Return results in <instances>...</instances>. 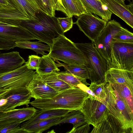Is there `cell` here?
Here are the masks:
<instances>
[{"label":"cell","mask_w":133,"mask_h":133,"mask_svg":"<svg viewBox=\"0 0 133 133\" xmlns=\"http://www.w3.org/2000/svg\"><path fill=\"white\" fill-rule=\"evenodd\" d=\"M16 47L23 49H29L35 51L37 55H42L47 54L45 51L49 52L50 47L48 45L42 44L38 41L37 42H31L30 41H18L15 42Z\"/></svg>","instance_id":"26"},{"label":"cell","mask_w":133,"mask_h":133,"mask_svg":"<svg viewBox=\"0 0 133 133\" xmlns=\"http://www.w3.org/2000/svg\"><path fill=\"white\" fill-rule=\"evenodd\" d=\"M98 0V1H100V0Z\"/></svg>","instance_id":"47"},{"label":"cell","mask_w":133,"mask_h":133,"mask_svg":"<svg viewBox=\"0 0 133 133\" xmlns=\"http://www.w3.org/2000/svg\"><path fill=\"white\" fill-rule=\"evenodd\" d=\"M59 24L63 33L70 30L72 27L74 23L72 17L57 18Z\"/></svg>","instance_id":"35"},{"label":"cell","mask_w":133,"mask_h":133,"mask_svg":"<svg viewBox=\"0 0 133 133\" xmlns=\"http://www.w3.org/2000/svg\"><path fill=\"white\" fill-rule=\"evenodd\" d=\"M110 57L108 69L114 68L133 71V43L112 41Z\"/></svg>","instance_id":"6"},{"label":"cell","mask_w":133,"mask_h":133,"mask_svg":"<svg viewBox=\"0 0 133 133\" xmlns=\"http://www.w3.org/2000/svg\"><path fill=\"white\" fill-rule=\"evenodd\" d=\"M46 14L52 17L55 16V11L51 0H42Z\"/></svg>","instance_id":"37"},{"label":"cell","mask_w":133,"mask_h":133,"mask_svg":"<svg viewBox=\"0 0 133 133\" xmlns=\"http://www.w3.org/2000/svg\"><path fill=\"white\" fill-rule=\"evenodd\" d=\"M66 123L72 124V128H75L87 123L82 112L80 110H76L69 112L62 117L56 125Z\"/></svg>","instance_id":"25"},{"label":"cell","mask_w":133,"mask_h":133,"mask_svg":"<svg viewBox=\"0 0 133 133\" xmlns=\"http://www.w3.org/2000/svg\"><path fill=\"white\" fill-rule=\"evenodd\" d=\"M62 117H55L41 120L27 125L21 124V127L30 133H42L51 127L56 125Z\"/></svg>","instance_id":"22"},{"label":"cell","mask_w":133,"mask_h":133,"mask_svg":"<svg viewBox=\"0 0 133 133\" xmlns=\"http://www.w3.org/2000/svg\"><path fill=\"white\" fill-rule=\"evenodd\" d=\"M111 84L120 98L133 112V93L129 88L123 84Z\"/></svg>","instance_id":"30"},{"label":"cell","mask_w":133,"mask_h":133,"mask_svg":"<svg viewBox=\"0 0 133 133\" xmlns=\"http://www.w3.org/2000/svg\"><path fill=\"white\" fill-rule=\"evenodd\" d=\"M53 59L48 54L41 57L39 68L36 71L39 75L57 73L60 70Z\"/></svg>","instance_id":"27"},{"label":"cell","mask_w":133,"mask_h":133,"mask_svg":"<svg viewBox=\"0 0 133 133\" xmlns=\"http://www.w3.org/2000/svg\"><path fill=\"white\" fill-rule=\"evenodd\" d=\"M105 83L123 84L133 93V71L110 68L105 73Z\"/></svg>","instance_id":"14"},{"label":"cell","mask_w":133,"mask_h":133,"mask_svg":"<svg viewBox=\"0 0 133 133\" xmlns=\"http://www.w3.org/2000/svg\"><path fill=\"white\" fill-rule=\"evenodd\" d=\"M87 123L94 127L106 118L109 114L105 101H102L89 95L81 110Z\"/></svg>","instance_id":"9"},{"label":"cell","mask_w":133,"mask_h":133,"mask_svg":"<svg viewBox=\"0 0 133 133\" xmlns=\"http://www.w3.org/2000/svg\"><path fill=\"white\" fill-rule=\"evenodd\" d=\"M122 27L120 23L114 19L110 20L100 35L92 42L106 61L108 69L111 61V45L113 37Z\"/></svg>","instance_id":"8"},{"label":"cell","mask_w":133,"mask_h":133,"mask_svg":"<svg viewBox=\"0 0 133 133\" xmlns=\"http://www.w3.org/2000/svg\"><path fill=\"white\" fill-rule=\"evenodd\" d=\"M26 88L35 99L51 98L59 93L41 79L37 73Z\"/></svg>","instance_id":"13"},{"label":"cell","mask_w":133,"mask_h":133,"mask_svg":"<svg viewBox=\"0 0 133 133\" xmlns=\"http://www.w3.org/2000/svg\"><path fill=\"white\" fill-rule=\"evenodd\" d=\"M21 123L17 122L0 127L1 133H30L21 127Z\"/></svg>","instance_id":"34"},{"label":"cell","mask_w":133,"mask_h":133,"mask_svg":"<svg viewBox=\"0 0 133 133\" xmlns=\"http://www.w3.org/2000/svg\"><path fill=\"white\" fill-rule=\"evenodd\" d=\"M62 4L66 12L67 17L73 16L79 17L86 13L83 6L78 0H61Z\"/></svg>","instance_id":"28"},{"label":"cell","mask_w":133,"mask_h":133,"mask_svg":"<svg viewBox=\"0 0 133 133\" xmlns=\"http://www.w3.org/2000/svg\"><path fill=\"white\" fill-rule=\"evenodd\" d=\"M37 110L31 107L0 111V127L16 122L22 123L31 118Z\"/></svg>","instance_id":"12"},{"label":"cell","mask_w":133,"mask_h":133,"mask_svg":"<svg viewBox=\"0 0 133 133\" xmlns=\"http://www.w3.org/2000/svg\"><path fill=\"white\" fill-rule=\"evenodd\" d=\"M100 1L112 13L124 21L133 28V13L128 5L119 0H100Z\"/></svg>","instance_id":"15"},{"label":"cell","mask_w":133,"mask_h":133,"mask_svg":"<svg viewBox=\"0 0 133 133\" xmlns=\"http://www.w3.org/2000/svg\"><path fill=\"white\" fill-rule=\"evenodd\" d=\"M27 20L31 19L18 9L14 7L0 6V21Z\"/></svg>","instance_id":"24"},{"label":"cell","mask_w":133,"mask_h":133,"mask_svg":"<svg viewBox=\"0 0 133 133\" xmlns=\"http://www.w3.org/2000/svg\"><path fill=\"white\" fill-rule=\"evenodd\" d=\"M57 77L72 87H78L79 84L82 83L87 86L90 84L87 83L86 79L77 77L65 71L57 73Z\"/></svg>","instance_id":"31"},{"label":"cell","mask_w":133,"mask_h":133,"mask_svg":"<svg viewBox=\"0 0 133 133\" xmlns=\"http://www.w3.org/2000/svg\"><path fill=\"white\" fill-rule=\"evenodd\" d=\"M78 87H72L59 93L50 98L35 99L30 104L40 109H64L71 111L81 110L89 95Z\"/></svg>","instance_id":"2"},{"label":"cell","mask_w":133,"mask_h":133,"mask_svg":"<svg viewBox=\"0 0 133 133\" xmlns=\"http://www.w3.org/2000/svg\"><path fill=\"white\" fill-rule=\"evenodd\" d=\"M57 73L53 72L43 75L38 74L41 79L59 92L72 88L59 78L57 76Z\"/></svg>","instance_id":"23"},{"label":"cell","mask_w":133,"mask_h":133,"mask_svg":"<svg viewBox=\"0 0 133 133\" xmlns=\"http://www.w3.org/2000/svg\"><path fill=\"white\" fill-rule=\"evenodd\" d=\"M90 129V124L86 123L76 128H72L71 130L67 132L69 133H89Z\"/></svg>","instance_id":"38"},{"label":"cell","mask_w":133,"mask_h":133,"mask_svg":"<svg viewBox=\"0 0 133 133\" xmlns=\"http://www.w3.org/2000/svg\"><path fill=\"white\" fill-rule=\"evenodd\" d=\"M37 73L28 69L25 64L12 71L0 74V89L26 88Z\"/></svg>","instance_id":"7"},{"label":"cell","mask_w":133,"mask_h":133,"mask_svg":"<svg viewBox=\"0 0 133 133\" xmlns=\"http://www.w3.org/2000/svg\"><path fill=\"white\" fill-rule=\"evenodd\" d=\"M41 57L35 55H29L28 61L25 63L27 68L33 70H37L39 68Z\"/></svg>","instance_id":"36"},{"label":"cell","mask_w":133,"mask_h":133,"mask_svg":"<svg viewBox=\"0 0 133 133\" xmlns=\"http://www.w3.org/2000/svg\"><path fill=\"white\" fill-rule=\"evenodd\" d=\"M36 20L20 21L19 26L26 34L27 40L37 39L50 47L56 37L64 35L55 16H51L39 10L36 14Z\"/></svg>","instance_id":"1"},{"label":"cell","mask_w":133,"mask_h":133,"mask_svg":"<svg viewBox=\"0 0 133 133\" xmlns=\"http://www.w3.org/2000/svg\"><path fill=\"white\" fill-rule=\"evenodd\" d=\"M112 41L133 43V34L122 27L114 35Z\"/></svg>","instance_id":"32"},{"label":"cell","mask_w":133,"mask_h":133,"mask_svg":"<svg viewBox=\"0 0 133 133\" xmlns=\"http://www.w3.org/2000/svg\"><path fill=\"white\" fill-rule=\"evenodd\" d=\"M25 62L18 51L4 53L0 51V74L14 70Z\"/></svg>","instance_id":"16"},{"label":"cell","mask_w":133,"mask_h":133,"mask_svg":"<svg viewBox=\"0 0 133 133\" xmlns=\"http://www.w3.org/2000/svg\"><path fill=\"white\" fill-rule=\"evenodd\" d=\"M105 102L109 113L118 122L127 133L133 132V112L120 98L110 83L105 85Z\"/></svg>","instance_id":"5"},{"label":"cell","mask_w":133,"mask_h":133,"mask_svg":"<svg viewBox=\"0 0 133 133\" xmlns=\"http://www.w3.org/2000/svg\"><path fill=\"white\" fill-rule=\"evenodd\" d=\"M105 84L91 83L88 87L99 100L105 101L107 96L105 89Z\"/></svg>","instance_id":"33"},{"label":"cell","mask_w":133,"mask_h":133,"mask_svg":"<svg viewBox=\"0 0 133 133\" xmlns=\"http://www.w3.org/2000/svg\"><path fill=\"white\" fill-rule=\"evenodd\" d=\"M133 1L132 0V2L128 5L129 9L130 11L132 13L133 12Z\"/></svg>","instance_id":"44"},{"label":"cell","mask_w":133,"mask_h":133,"mask_svg":"<svg viewBox=\"0 0 133 133\" xmlns=\"http://www.w3.org/2000/svg\"><path fill=\"white\" fill-rule=\"evenodd\" d=\"M58 1H59V3L61 4V5H62L63 6V5H62V3H61V0H58Z\"/></svg>","instance_id":"45"},{"label":"cell","mask_w":133,"mask_h":133,"mask_svg":"<svg viewBox=\"0 0 133 133\" xmlns=\"http://www.w3.org/2000/svg\"><path fill=\"white\" fill-rule=\"evenodd\" d=\"M20 21L10 20L0 21V26H19Z\"/></svg>","instance_id":"39"},{"label":"cell","mask_w":133,"mask_h":133,"mask_svg":"<svg viewBox=\"0 0 133 133\" xmlns=\"http://www.w3.org/2000/svg\"><path fill=\"white\" fill-rule=\"evenodd\" d=\"M78 87L86 92L89 95L92 96L93 97L99 99L87 86L81 83L78 85Z\"/></svg>","instance_id":"40"},{"label":"cell","mask_w":133,"mask_h":133,"mask_svg":"<svg viewBox=\"0 0 133 133\" xmlns=\"http://www.w3.org/2000/svg\"><path fill=\"white\" fill-rule=\"evenodd\" d=\"M121 2H122L123 3H125L124 1L125 0H119Z\"/></svg>","instance_id":"46"},{"label":"cell","mask_w":133,"mask_h":133,"mask_svg":"<svg viewBox=\"0 0 133 133\" xmlns=\"http://www.w3.org/2000/svg\"><path fill=\"white\" fill-rule=\"evenodd\" d=\"M8 0L9 3L20 10L31 20L37 19L36 14L40 10L35 0Z\"/></svg>","instance_id":"21"},{"label":"cell","mask_w":133,"mask_h":133,"mask_svg":"<svg viewBox=\"0 0 133 133\" xmlns=\"http://www.w3.org/2000/svg\"><path fill=\"white\" fill-rule=\"evenodd\" d=\"M0 6L14 7L8 0H0Z\"/></svg>","instance_id":"41"},{"label":"cell","mask_w":133,"mask_h":133,"mask_svg":"<svg viewBox=\"0 0 133 133\" xmlns=\"http://www.w3.org/2000/svg\"><path fill=\"white\" fill-rule=\"evenodd\" d=\"M26 40L25 32L21 26H0V43Z\"/></svg>","instance_id":"17"},{"label":"cell","mask_w":133,"mask_h":133,"mask_svg":"<svg viewBox=\"0 0 133 133\" xmlns=\"http://www.w3.org/2000/svg\"><path fill=\"white\" fill-rule=\"evenodd\" d=\"M107 22L96 15L86 12L79 16L74 24L92 42L100 35Z\"/></svg>","instance_id":"10"},{"label":"cell","mask_w":133,"mask_h":133,"mask_svg":"<svg viewBox=\"0 0 133 133\" xmlns=\"http://www.w3.org/2000/svg\"><path fill=\"white\" fill-rule=\"evenodd\" d=\"M10 89H0V100L4 98L7 92Z\"/></svg>","instance_id":"43"},{"label":"cell","mask_w":133,"mask_h":133,"mask_svg":"<svg viewBox=\"0 0 133 133\" xmlns=\"http://www.w3.org/2000/svg\"><path fill=\"white\" fill-rule=\"evenodd\" d=\"M49 52L48 55L57 62L59 61L68 64L85 65L86 60L82 52L64 35L54 39Z\"/></svg>","instance_id":"3"},{"label":"cell","mask_w":133,"mask_h":133,"mask_svg":"<svg viewBox=\"0 0 133 133\" xmlns=\"http://www.w3.org/2000/svg\"><path fill=\"white\" fill-rule=\"evenodd\" d=\"M75 44L83 54L91 83L106 84L105 75L108 70L107 63L93 44L92 42Z\"/></svg>","instance_id":"4"},{"label":"cell","mask_w":133,"mask_h":133,"mask_svg":"<svg viewBox=\"0 0 133 133\" xmlns=\"http://www.w3.org/2000/svg\"><path fill=\"white\" fill-rule=\"evenodd\" d=\"M32 98L26 87L10 89L4 98L6 99L5 103L0 106V111H8L23 105L28 107Z\"/></svg>","instance_id":"11"},{"label":"cell","mask_w":133,"mask_h":133,"mask_svg":"<svg viewBox=\"0 0 133 133\" xmlns=\"http://www.w3.org/2000/svg\"><path fill=\"white\" fill-rule=\"evenodd\" d=\"M35 1L38 6L39 9L42 12L46 14L42 0H35Z\"/></svg>","instance_id":"42"},{"label":"cell","mask_w":133,"mask_h":133,"mask_svg":"<svg viewBox=\"0 0 133 133\" xmlns=\"http://www.w3.org/2000/svg\"><path fill=\"white\" fill-rule=\"evenodd\" d=\"M83 6L86 12L98 15L108 22L112 13L100 1L97 0H78Z\"/></svg>","instance_id":"18"},{"label":"cell","mask_w":133,"mask_h":133,"mask_svg":"<svg viewBox=\"0 0 133 133\" xmlns=\"http://www.w3.org/2000/svg\"><path fill=\"white\" fill-rule=\"evenodd\" d=\"M71 111L68 110L59 109L37 110L31 118L21 124L27 125L41 120L55 117H63Z\"/></svg>","instance_id":"20"},{"label":"cell","mask_w":133,"mask_h":133,"mask_svg":"<svg viewBox=\"0 0 133 133\" xmlns=\"http://www.w3.org/2000/svg\"><path fill=\"white\" fill-rule=\"evenodd\" d=\"M56 64L57 67L63 66L66 72L70 73L75 76L83 79H89L88 70L85 65L68 64L59 61Z\"/></svg>","instance_id":"29"},{"label":"cell","mask_w":133,"mask_h":133,"mask_svg":"<svg viewBox=\"0 0 133 133\" xmlns=\"http://www.w3.org/2000/svg\"><path fill=\"white\" fill-rule=\"evenodd\" d=\"M91 133H127L110 113L107 117L94 127Z\"/></svg>","instance_id":"19"}]
</instances>
